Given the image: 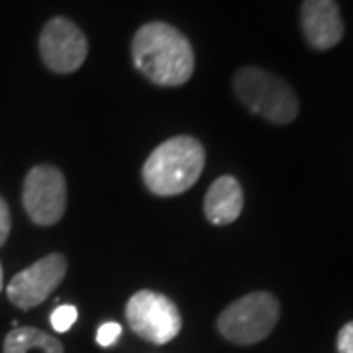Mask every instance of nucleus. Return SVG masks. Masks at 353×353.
Segmentation results:
<instances>
[{"instance_id":"7","label":"nucleus","mask_w":353,"mask_h":353,"mask_svg":"<svg viewBox=\"0 0 353 353\" xmlns=\"http://www.w3.org/2000/svg\"><path fill=\"white\" fill-rule=\"evenodd\" d=\"M39 53L53 73H73L87 59V38L71 20L57 16L41 30Z\"/></svg>"},{"instance_id":"1","label":"nucleus","mask_w":353,"mask_h":353,"mask_svg":"<svg viewBox=\"0 0 353 353\" xmlns=\"http://www.w3.org/2000/svg\"><path fill=\"white\" fill-rule=\"evenodd\" d=\"M132 57L139 73L159 87H181L194 73L190 41L165 22L139 28L132 41Z\"/></svg>"},{"instance_id":"13","label":"nucleus","mask_w":353,"mask_h":353,"mask_svg":"<svg viewBox=\"0 0 353 353\" xmlns=\"http://www.w3.org/2000/svg\"><path fill=\"white\" fill-rule=\"evenodd\" d=\"M122 334V326L116 322H104L101 328L97 330V343L102 347H110L114 345Z\"/></svg>"},{"instance_id":"10","label":"nucleus","mask_w":353,"mask_h":353,"mask_svg":"<svg viewBox=\"0 0 353 353\" xmlns=\"http://www.w3.org/2000/svg\"><path fill=\"white\" fill-rule=\"evenodd\" d=\"M243 210V190L234 176L216 179L204 196V216L216 226H226L240 218Z\"/></svg>"},{"instance_id":"4","label":"nucleus","mask_w":353,"mask_h":353,"mask_svg":"<svg viewBox=\"0 0 353 353\" xmlns=\"http://www.w3.org/2000/svg\"><path fill=\"white\" fill-rule=\"evenodd\" d=\"M279 301L269 292H252L238 299L218 316L220 334L238 345H253L265 340L277 326Z\"/></svg>"},{"instance_id":"2","label":"nucleus","mask_w":353,"mask_h":353,"mask_svg":"<svg viewBox=\"0 0 353 353\" xmlns=\"http://www.w3.org/2000/svg\"><path fill=\"white\" fill-rule=\"evenodd\" d=\"M204 169V148L199 139L176 136L163 141L143 165V183L157 196H175L189 190Z\"/></svg>"},{"instance_id":"3","label":"nucleus","mask_w":353,"mask_h":353,"mask_svg":"<svg viewBox=\"0 0 353 353\" xmlns=\"http://www.w3.org/2000/svg\"><path fill=\"white\" fill-rule=\"evenodd\" d=\"M234 90L253 114L273 124H290L299 116V99L287 81L259 67H241L234 75Z\"/></svg>"},{"instance_id":"9","label":"nucleus","mask_w":353,"mask_h":353,"mask_svg":"<svg viewBox=\"0 0 353 353\" xmlns=\"http://www.w3.org/2000/svg\"><path fill=\"white\" fill-rule=\"evenodd\" d=\"M301 26L308 46L318 51L336 48L343 38V20L336 0H304Z\"/></svg>"},{"instance_id":"5","label":"nucleus","mask_w":353,"mask_h":353,"mask_svg":"<svg viewBox=\"0 0 353 353\" xmlns=\"http://www.w3.org/2000/svg\"><path fill=\"white\" fill-rule=\"evenodd\" d=\"M130 328L145 341L163 345L181 332V314L167 296L153 290H139L126 304Z\"/></svg>"},{"instance_id":"8","label":"nucleus","mask_w":353,"mask_h":353,"mask_svg":"<svg viewBox=\"0 0 353 353\" xmlns=\"http://www.w3.org/2000/svg\"><path fill=\"white\" fill-rule=\"evenodd\" d=\"M67 273V261L61 253H51L48 257L39 259L28 269L20 271L8 285V299L14 306L30 310L43 301H48L57 285L63 281Z\"/></svg>"},{"instance_id":"16","label":"nucleus","mask_w":353,"mask_h":353,"mask_svg":"<svg viewBox=\"0 0 353 353\" xmlns=\"http://www.w3.org/2000/svg\"><path fill=\"white\" fill-rule=\"evenodd\" d=\"M0 290H2V265H0Z\"/></svg>"},{"instance_id":"11","label":"nucleus","mask_w":353,"mask_h":353,"mask_svg":"<svg viewBox=\"0 0 353 353\" xmlns=\"http://www.w3.org/2000/svg\"><path fill=\"white\" fill-rule=\"evenodd\" d=\"M4 353H63V345L41 330L14 328L4 340Z\"/></svg>"},{"instance_id":"15","label":"nucleus","mask_w":353,"mask_h":353,"mask_svg":"<svg viewBox=\"0 0 353 353\" xmlns=\"http://www.w3.org/2000/svg\"><path fill=\"white\" fill-rule=\"evenodd\" d=\"M8 234H10V210L4 199L0 196V248L6 243Z\"/></svg>"},{"instance_id":"14","label":"nucleus","mask_w":353,"mask_h":353,"mask_svg":"<svg viewBox=\"0 0 353 353\" xmlns=\"http://www.w3.org/2000/svg\"><path fill=\"white\" fill-rule=\"evenodd\" d=\"M336 347H338V353H353V320L340 330Z\"/></svg>"},{"instance_id":"6","label":"nucleus","mask_w":353,"mask_h":353,"mask_svg":"<svg viewBox=\"0 0 353 353\" xmlns=\"http://www.w3.org/2000/svg\"><path fill=\"white\" fill-rule=\"evenodd\" d=\"M24 208L38 226H53L65 214L67 185L63 173L53 165L34 167L24 181Z\"/></svg>"},{"instance_id":"12","label":"nucleus","mask_w":353,"mask_h":353,"mask_svg":"<svg viewBox=\"0 0 353 353\" xmlns=\"http://www.w3.org/2000/svg\"><path fill=\"white\" fill-rule=\"evenodd\" d=\"M77 312L75 306H71V304H61V306H57L50 316V322H51V328L55 330V332H67V330H71V326L77 322Z\"/></svg>"}]
</instances>
